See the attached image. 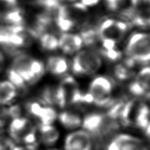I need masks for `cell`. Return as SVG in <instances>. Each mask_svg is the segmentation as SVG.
I'll return each mask as SVG.
<instances>
[{"label": "cell", "mask_w": 150, "mask_h": 150, "mask_svg": "<svg viewBox=\"0 0 150 150\" xmlns=\"http://www.w3.org/2000/svg\"><path fill=\"white\" fill-rule=\"evenodd\" d=\"M5 146H6L4 144H2L1 143H0V150H5Z\"/></svg>", "instance_id": "f35d334b"}, {"label": "cell", "mask_w": 150, "mask_h": 150, "mask_svg": "<svg viewBox=\"0 0 150 150\" xmlns=\"http://www.w3.org/2000/svg\"><path fill=\"white\" fill-rule=\"evenodd\" d=\"M30 122L25 118L19 117L13 119L9 126V134L13 140L20 142L26 133L33 129Z\"/></svg>", "instance_id": "9c48e42d"}, {"label": "cell", "mask_w": 150, "mask_h": 150, "mask_svg": "<svg viewBox=\"0 0 150 150\" xmlns=\"http://www.w3.org/2000/svg\"><path fill=\"white\" fill-rule=\"evenodd\" d=\"M36 132L34 128H33L31 130L29 131L24 136V137L22 139V141L24 143L26 144L27 146L34 145L36 144Z\"/></svg>", "instance_id": "f546056e"}, {"label": "cell", "mask_w": 150, "mask_h": 150, "mask_svg": "<svg viewBox=\"0 0 150 150\" xmlns=\"http://www.w3.org/2000/svg\"><path fill=\"white\" fill-rule=\"evenodd\" d=\"M126 53L128 58L135 62L142 64L149 63L150 34H134L128 40Z\"/></svg>", "instance_id": "6da1fadb"}, {"label": "cell", "mask_w": 150, "mask_h": 150, "mask_svg": "<svg viewBox=\"0 0 150 150\" xmlns=\"http://www.w3.org/2000/svg\"><path fill=\"white\" fill-rule=\"evenodd\" d=\"M99 1V0H81V1L80 2L87 7L93 6V5L98 4Z\"/></svg>", "instance_id": "d590c367"}, {"label": "cell", "mask_w": 150, "mask_h": 150, "mask_svg": "<svg viewBox=\"0 0 150 150\" xmlns=\"http://www.w3.org/2000/svg\"><path fill=\"white\" fill-rule=\"evenodd\" d=\"M114 74L117 79H119L120 80L127 79L131 75L130 72L126 67V66L120 65V64L115 67Z\"/></svg>", "instance_id": "4316f807"}, {"label": "cell", "mask_w": 150, "mask_h": 150, "mask_svg": "<svg viewBox=\"0 0 150 150\" xmlns=\"http://www.w3.org/2000/svg\"><path fill=\"white\" fill-rule=\"evenodd\" d=\"M134 102L132 101H130L126 103H123L122 108L120 109L119 118H118V120H120V122L123 126H128L130 125V120L129 119V117Z\"/></svg>", "instance_id": "44dd1931"}, {"label": "cell", "mask_w": 150, "mask_h": 150, "mask_svg": "<svg viewBox=\"0 0 150 150\" xmlns=\"http://www.w3.org/2000/svg\"><path fill=\"white\" fill-rule=\"evenodd\" d=\"M101 53L103 54L104 57H106L108 59L111 61H116L119 59L121 57V53L119 51H118L115 49L113 50H103L101 51Z\"/></svg>", "instance_id": "f1b7e54d"}, {"label": "cell", "mask_w": 150, "mask_h": 150, "mask_svg": "<svg viewBox=\"0 0 150 150\" xmlns=\"http://www.w3.org/2000/svg\"><path fill=\"white\" fill-rule=\"evenodd\" d=\"M106 150H148L143 142L135 136L121 134L115 136L107 145Z\"/></svg>", "instance_id": "277c9868"}, {"label": "cell", "mask_w": 150, "mask_h": 150, "mask_svg": "<svg viewBox=\"0 0 150 150\" xmlns=\"http://www.w3.org/2000/svg\"><path fill=\"white\" fill-rule=\"evenodd\" d=\"M17 0H0V16L17 9Z\"/></svg>", "instance_id": "d4e9b609"}, {"label": "cell", "mask_w": 150, "mask_h": 150, "mask_svg": "<svg viewBox=\"0 0 150 150\" xmlns=\"http://www.w3.org/2000/svg\"><path fill=\"white\" fill-rule=\"evenodd\" d=\"M104 115L93 113L87 115L83 121V128L89 134L92 138H95L98 142L101 141L100 132Z\"/></svg>", "instance_id": "ba28073f"}, {"label": "cell", "mask_w": 150, "mask_h": 150, "mask_svg": "<svg viewBox=\"0 0 150 150\" xmlns=\"http://www.w3.org/2000/svg\"><path fill=\"white\" fill-rule=\"evenodd\" d=\"M127 29V25L124 23L113 19H107L100 25L97 33L101 40L112 39L116 41L124 36Z\"/></svg>", "instance_id": "5b68a950"}, {"label": "cell", "mask_w": 150, "mask_h": 150, "mask_svg": "<svg viewBox=\"0 0 150 150\" xmlns=\"http://www.w3.org/2000/svg\"><path fill=\"white\" fill-rule=\"evenodd\" d=\"M51 150H57V149H51Z\"/></svg>", "instance_id": "60d3db41"}, {"label": "cell", "mask_w": 150, "mask_h": 150, "mask_svg": "<svg viewBox=\"0 0 150 150\" xmlns=\"http://www.w3.org/2000/svg\"><path fill=\"white\" fill-rule=\"evenodd\" d=\"M93 140L85 130H77L67 136L64 143L65 150H91Z\"/></svg>", "instance_id": "8992f818"}, {"label": "cell", "mask_w": 150, "mask_h": 150, "mask_svg": "<svg viewBox=\"0 0 150 150\" xmlns=\"http://www.w3.org/2000/svg\"><path fill=\"white\" fill-rule=\"evenodd\" d=\"M7 112L9 117L12 118L13 119L21 117V109L19 105H15L11 106L9 108H7Z\"/></svg>", "instance_id": "1f68e13d"}, {"label": "cell", "mask_w": 150, "mask_h": 150, "mask_svg": "<svg viewBox=\"0 0 150 150\" xmlns=\"http://www.w3.org/2000/svg\"><path fill=\"white\" fill-rule=\"evenodd\" d=\"M9 117L7 108H0V127H3Z\"/></svg>", "instance_id": "836d02e7"}, {"label": "cell", "mask_w": 150, "mask_h": 150, "mask_svg": "<svg viewBox=\"0 0 150 150\" xmlns=\"http://www.w3.org/2000/svg\"><path fill=\"white\" fill-rule=\"evenodd\" d=\"M36 4L49 11L56 10L60 6L59 0H36Z\"/></svg>", "instance_id": "83f0119b"}, {"label": "cell", "mask_w": 150, "mask_h": 150, "mask_svg": "<svg viewBox=\"0 0 150 150\" xmlns=\"http://www.w3.org/2000/svg\"><path fill=\"white\" fill-rule=\"evenodd\" d=\"M7 77L9 80V81L12 83L16 88H17L19 89H25V81L13 69L11 68L7 71Z\"/></svg>", "instance_id": "603a6c76"}, {"label": "cell", "mask_w": 150, "mask_h": 150, "mask_svg": "<svg viewBox=\"0 0 150 150\" xmlns=\"http://www.w3.org/2000/svg\"><path fill=\"white\" fill-rule=\"evenodd\" d=\"M38 119L41 122V125H52L57 119L56 111L50 107H42Z\"/></svg>", "instance_id": "d6986e66"}, {"label": "cell", "mask_w": 150, "mask_h": 150, "mask_svg": "<svg viewBox=\"0 0 150 150\" xmlns=\"http://www.w3.org/2000/svg\"><path fill=\"white\" fill-rule=\"evenodd\" d=\"M42 100L49 105H55V90L51 88H46L43 90L41 96Z\"/></svg>", "instance_id": "484cf974"}, {"label": "cell", "mask_w": 150, "mask_h": 150, "mask_svg": "<svg viewBox=\"0 0 150 150\" xmlns=\"http://www.w3.org/2000/svg\"><path fill=\"white\" fill-rule=\"evenodd\" d=\"M82 44L81 37L76 34L64 33L58 40V46L67 54H71L78 51Z\"/></svg>", "instance_id": "30bf717a"}, {"label": "cell", "mask_w": 150, "mask_h": 150, "mask_svg": "<svg viewBox=\"0 0 150 150\" xmlns=\"http://www.w3.org/2000/svg\"><path fill=\"white\" fill-rule=\"evenodd\" d=\"M32 59L27 55L19 54L13 59L11 65V69L17 72L25 82L29 83H34L33 75L31 71Z\"/></svg>", "instance_id": "52a82bcc"}, {"label": "cell", "mask_w": 150, "mask_h": 150, "mask_svg": "<svg viewBox=\"0 0 150 150\" xmlns=\"http://www.w3.org/2000/svg\"><path fill=\"white\" fill-rule=\"evenodd\" d=\"M80 37H81L83 43L87 45L94 44L99 38L97 30H94L93 28H89L83 31Z\"/></svg>", "instance_id": "7402d4cb"}, {"label": "cell", "mask_w": 150, "mask_h": 150, "mask_svg": "<svg viewBox=\"0 0 150 150\" xmlns=\"http://www.w3.org/2000/svg\"><path fill=\"white\" fill-rule=\"evenodd\" d=\"M146 1H148V2L150 3V0H146Z\"/></svg>", "instance_id": "ab89813d"}, {"label": "cell", "mask_w": 150, "mask_h": 150, "mask_svg": "<svg viewBox=\"0 0 150 150\" xmlns=\"http://www.w3.org/2000/svg\"><path fill=\"white\" fill-rule=\"evenodd\" d=\"M138 3L139 0H106L110 10L122 12V14L135 11Z\"/></svg>", "instance_id": "8fae6325"}, {"label": "cell", "mask_w": 150, "mask_h": 150, "mask_svg": "<svg viewBox=\"0 0 150 150\" xmlns=\"http://www.w3.org/2000/svg\"><path fill=\"white\" fill-rule=\"evenodd\" d=\"M31 71L33 75L34 82L37 81L44 73V65L41 61L32 59L31 62Z\"/></svg>", "instance_id": "cb8c5ba5"}, {"label": "cell", "mask_w": 150, "mask_h": 150, "mask_svg": "<svg viewBox=\"0 0 150 150\" xmlns=\"http://www.w3.org/2000/svg\"><path fill=\"white\" fill-rule=\"evenodd\" d=\"M149 114V108L145 104H141L139 107L135 117V124L138 128L145 130L150 123Z\"/></svg>", "instance_id": "e0dca14e"}, {"label": "cell", "mask_w": 150, "mask_h": 150, "mask_svg": "<svg viewBox=\"0 0 150 150\" xmlns=\"http://www.w3.org/2000/svg\"><path fill=\"white\" fill-rule=\"evenodd\" d=\"M111 82L103 76H99L93 80L89 87V93L93 98V103L99 107L106 106L111 102Z\"/></svg>", "instance_id": "3957f363"}, {"label": "cell", "mask_w": 150, "mask_h": 150, "mask_svg": "<svg viewBox=\"0 0 150 150\" xmlns=\"http://www.w3.org/2000/svg\"><path fill=\"white\" fill-rule=\"evenodd\" d=\"M48 69L54 74L60 75L68 70V63L66 59L61 57H50L47 63Z\"/></svg>", "instance_id": "9a60e30c"}, {"label": "cell", "mask_w": 150, "mask_h": 150, "mask_svg": "<svg viewBox=\"0 0 150 150\" xmlns=\"http://www.w3.org/2000/svg\"><path fill=\"white\" fill-rule=\"evenodd\" d=\"M82 103H93V98L92 95L89 92L87 93L84 94L83 96Z\"/></svg>", "instance_id": "e575fe53"}, {"label": "cell", "mask_w": 150, "mask_h": 150, "mask_svg": "<svg viewBox=\"0 0 150 150\" xmlns=\"http://www.w3.org/2000/svg\"><path fill=\"white\" fill-rule=\"evenodd\" d=\"M136 81L142 91L143 96L150 98V67H147L141 69Z\"/></svg>", "instance_id": "2e32d148"}, {"label": "cell", "mask_w": 150, "mask_h": 150, "mask_svg": "<svg viewBox=\"0 0 150 150\" xmlns=\"http://www.w3.org/2000/svg\"><path fill=\"white\" fill-rule=\"evenodd\" d=\"M70 1H73V0H70Z\"/></svg>", "instance_id": "b9f144b4"}, {"label": "cell", "mask_w": 150, "mask_h": 150, "mask_svg": "<svg viewBox=\"0 0 150 150\" xmlns=\"http://www.w3.org/2000/svg\"><path fill=\"white\" fill-rule=\"evenodd\" d=\"M59 120L61 124L66 129H76L81 125V119L78 115L74 112L65 111L59 115Z\"/></svg>", "instance_id": "5bb4252c"}, {"label": "cell", "mask_w": 150, "mask_h": 150, "mask_svg": "<svg viewBox=\"0 0 150 150\" xmlns=\"http://www.w3.org/2000/svg\"><path fill=\"white\" fill-rule=\"evenodd\" d=\"M72 65V70L75 74H92L101 68L102 61L96 53L84 50L75 56Z\"/></svg>", "instance_id": "7a4b0ae2"}, {"label": "cell", "mask_w": 150, "mask_h": 150, "mask_svg": "<svg viewBox=\"0 0 150 150\" xmlns=\"http://www.w3.org/2000/svg\"><path fill=\"white\" fill-rule=\"evenodd\" d=\"M17 95V88L9 80L0 82V105L9 103Z\"/></svg>", "instance_id": "4fadbf2b"}, {"label": "cell", "mask_w": 150, "mask_h": 150, "mask_svg": "<svg viewBox=\"0 0 150 150\" xmlns=\"http://www.w3.org/2000/svg\"><path fill=\"white\" fill-rule=\"evenodd\" d=\"M42 108V107L36 102L29 103L26 105V109H27V111L29 113L36 118H38L39 116Z\"/></svg>", "instance_id": "4dcf8cb0"}, {"label": "cell", "mask_w": 150, "mask_h": 150, "mask_svg": "<svg viewBox=\"0 0 150 150\" xmlns=\"http://www.w3.org/2000/svg\"><path fill=\"white\" fill-rule=\"evenodd\" d=\"M4 62H5L4 55L1 52H0V72L2 71L3 68H4Z\"/></svg>", "instance_id": "8d00e7d4"}, {"label": "cell", "mask_w": 150, "mask_h": 150, "mask_svg": "<svg viewBox=\"0 0 150 150\" xmlns=\"http://www.w3.org/2000/svg\"><path fill=\"white\" fill-rule=\"evenodd\" d=\"M1 22L8 24L9 25H20L23 22V13L19 7L7 13L4 15L0 16Z\"/></svg>", "instance_id": "ac0fdd59"}, {"label": "cell", "mask_w": 150, "mask_h": 150, "mask_svg": "<svg viewBox=\"0 0 150 150\" xmlns=\"http://www.w3.org/2000/svg\"><path fill=\"white\" fill-rule=\"evenodd\" d=\"M145 132H146V134L147 136V137H148L149 138V140H150V123L145 129Z\"/></svg>", "instance_id": "74e56055"}, {"label": "cell", "mask_w": 150, "mask_h": 150, "mask_svg": "<svg viewBox=\"0 0 150 150\" xmlns=\"http://www.w3.org/2000/svg\"><path fill=\"white\" fill-rule=\"evenodd\" d=\"M42 142L46 146H52L58 140L60 133L52 125H41L39 127Z\"/></svg>", "instance_id": "7c38bea8"}, {"label": "cell", "mask_w": 150, "mask_h": 150, "mask_svg": "<svg viewBox=\"0 0 150 150\" xmlns=\"http://www.w3.org/2000/svg\"><path fill=\"white\" fill-rule=\"evenodd\" d=\"M41 44L43 49L52 51L54 50L58 47V40L51 34L45 33L40 37Z\"/></svg>", "instance_id": "ffe728a7"}, {"label": "cell", "mask_w": 150, "mask_h": 150, "mask_svg": "<svg viewBox=\"0 0 150 150\" xmlns=\"http://www.w3.org/2000/svg\"><path fill=\"white\" fill-rule=\"evenodd\" d=\"M102 41H103L104 50H109L115 49V47H116V41H114V40L112 39H103L102 40Z\"/></svg>", "instance_id": "d6a6232c"}]
</instances>
